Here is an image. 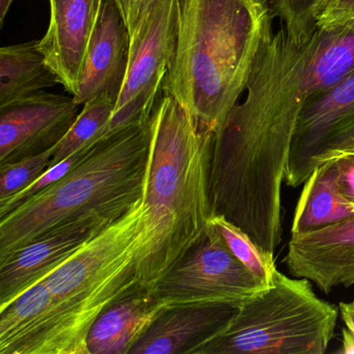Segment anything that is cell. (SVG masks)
I'll return each mask as SVG.
<instances>
[{
  "instance_id": "6da1fadb",
  "label": "cell",
  "mask_w": 354,
  "mask_h": 354,
  "mask_svg": "<svg viewBox=\"0 0 354 354\" xmlns=\"http://www.w3.org/2000/svg\"><path fill=\"white\" fill-rule=\"evenodd\" d=\"M213 142L214 132L162 93L149 120L146 227L138 264L142 289L151 291L206 233L213 216Z\"/></svg>"
},
{
  "instance_id": "7a4b0ae2",
  "label": "cell",
  "mask_w": 354,
  "mask_h": 354,
  "mask_svg": "<svg viewBox=\"0 0 354 354\" xmlns=\"http://www.w3.org/2000/svg\"><path fill=\"white\" fill-rule=\"evenodd\" d=\"M175 47L162 93L216 132L245 90L273 28L268 0H176Z\"/></svg>"
},
{
  "instance_id": "3957f363",
  "label": "cell",
  "mask_w": 354,
  "mask_h": 354,
  "mask_svg": "<svg viewBox=\"0 0 354 354\" xmlns=\"http://www.w3.org/2000/svg\"><path fill=\"white\" fill-rule=\"evenodd\" d=\"M140 198L45 277L53 304L15 354H90L88 331L121 298L142 289L138 264L146 227Z\"/></svg>"
},
{
  "instance_id": "277c9868",
  "label": "cell",
  "mask_w": 354,
  "mask_h": 354,
  "mask_svg": "<svg viewBox=\"0 0 354 354\" xmlns=\"http://www.w3.org/2000/svg\"><path fill=\"white\" fill-rule=\"evenodd\" d=\"M148 149L149 122L102 136L67 175L0 217V263L65 223L123 216L144 192Z\"/></svg>"
},
{
  "instance_id": "5b68a950",
  "label": "cell",
  "mask_w": 354,
  "mask_h": 354,
  "mask_svg": "<svg viewBox=\"0 0 354 354\" xmlns=\"http://www.w3.org/2000/svg\"><path fill=\"white\" fill-rule=\"evenodd\" d=\"M339 314L308 279H290L275 269L271 285L242 302L194 354H323Z\"/></svg>"
},
{
  "instance_id": "8992f818",
  "label": "cell",
  "mask_w": 354,
  "mask_h": 354,
  "mask_svg": "<svg viewBox=\"0 0 354 354\" xmlns=\"http://www.w3.org/2000/svg\"><path fill=\"white\" fill-rule=\"evenodd\" d=\"M265 288L234 256L210 221L202 239L151 292L163 308L188 304L239 306Z\"/></svg>"
},
{
  "instance_id": "52a82bcc",
  "label": "cell",
  "mask_w": 354,
  "mask_h": 354,
  "mask_svg": "<svg viewBox=\"0 0 354 354\" xmlns=\"http://www.w3.org/2000/svg\"><path fill=\"white\" fill-rule=\"evenodd\" d=\"M177 1L160 0L140 28L129 37L127 72L106 134L147 124L162 93L173 57Z\"/></svg>"
},
{
  "instance_id": "ba28073f",
  "label": "cell",
  "mask_w": 354,
  "mask_h": 354,
  "mask_svg": "<svg viewBox=\"0 0 354 354\" xmlns=\"http://www.w3.org/2000/svg\"><path fill=\"white\" fill-rule=\"evenodd\" d=\"M73 96L41 92L0 109V165L53 148L80 115Z\"/></svg>"
},
{
  "instance_id": "9c48e42d",
  "label": "cell",
  "mask_w": 354,
  "mask_h": 354,
  "mask_svg": "<svg viewBox=\"0 0 354 354\" xmlns=\"http://www.w3.org/2000/svg\"><path fill=\"white\" fill-rule=\"evenodd\" d=\"M113 223L105 217L92 215L65 223L0 263V310L48 277Z\"/></svg>"
},
{
  "instance_id": "30bf717a",
  "label": "cell",
  "mask_w": 354,
  "mask_h": 354,
  "mask_svg": "<svg viewBox=\"0 0 354 354\" xmlns=\"http://www.w3.org/2000/svg\"><path fill=\"white\" fill-rule=\"evenodd\" d=\"M283 262L290 274L328 294L354 285V215L310 233L292 235Z\"/></svg>"
},
{
  "instance_id": "8fae6325",
  "label": "cell",
  "mask_w": 354,
  "mask_h": 354,
  "mask_svg": "<svg viewBox=\"0 0 354 354\" xmlns=\"http://www.w3.org/2000/svg\"><path fill=\"white\" fill-rule=\"evenodd\" d=\"M104 0H49L50 21L40 47L73 96Z\"/></svg>"
},
{
  "instance_id": "7c38bea8",
  "label": "cell",
  "mask_w": 354,
  "mask_h": 354,
  "mask_svg": "<svg viewBox=\"0 0 354 354\" xmlns=\"http://www.w3.org/2000/svg\"><path fill=\"white\" fill-rule=\"evenodd\" d=\"M354 111V70L337 84L312 97L304 105L290 153L285 183L304 184L315 169V161L333 128Z\"/></svg>"
},
{
  "instance_id": "4fadbf2b",
  "label": "cell",
  "mask_w": 354,
  "mask_h": 354,
  "mask_svg": "<svg viewBox=\"0 0 354 354\" xmlns=\"http://www.w3.org/2000/svg\"><path fill=\"white\" fill-rule=\"evenodd\" d=\"M129 34L115 0H104L73 98L78 105L101 95L118 99L127 72Z\"/></svg>"
},
{
  "instance_id": "5bb4252c",
  "label": "cell",
  "mask_w": 354,
  "mask_h": 354,
  "mask_svg": "<svg viewBox=\"0 0 354 354\" xmlns=\"http://www.w3.org/2000/svg\"><path fill=\"white\" fill-rule=\"evenodd\" d=\"M232 304H188L165 308L130 354H194L235 314Z\"/></svg>"
},
{
  "instance_id": "9a60e30c",
  "label": "cell",
  "mask_w": 354,
  "mask_h": 354,
  "mask_svg": "<svg viewBox=\"0 0 354 354\" xmlns=\"http://www.w3.org/2000/svg\"><path fill=\"white\" fill-rule=\"evenodd\" d=\"M165 308L152 292L140 289L115 301L98 317L88 331L90 354H130Z\"/></svg>"
},
{
  "instance_id": "2e32d148",
  "label": "cell",
  "mask_w": 354,
  "mask_h": 354,
  "mask_svg": "<svg viewBox=\"0 0 354 354\" xmlns=\"http://www.w3.org/2000/svg\"><path fill=\"white\" fill-rule=\"evenodd\" d=\"M61 84L47 63L40 40L0 49V109Z\"/></svg>"
},
{
  "instance_id": "e0dca14e",
  "label": "cell",
  "mask_w": 354,
  "mask_h": 354,
  "mask_svg": "<svg viewBox=\"0 0 354 354\" xmlns=\"http://www.w3.org/2000/svg\"><path fill=\"white\" fill-rule=\"evenodd\" d=\"M354 215L353 205L339 192L333 161L319 165L304 182L294 213L292 235L310 233Z\"/></svg>"
},
{
  "instance_id": "ac0fdd59",
  "label": "cell",
  "mask_w": 354,
  "mask_h": 354,
  "mask_svg": "<svg viewBox=\"0 0 354 354\" xmlns=\"http://www.w3.org/2000/svg\"><path fill=\"white\" fill-rule=\"evenodd\" d=\"M53 300V293L42 279L0 310V354L15 353L48 312Z\"/></svg>"
},
{
  "instance_id": "d6986e66",
  "label": "cell",
  "mask_w": 354,
  "mask_h": 354,
  "mask_svg": "<svg viewBox=\"0 0 354 354\" xmlns=\"http://www.w3.org/2000/svg\"><path fill=\"white\" fill-rule=\"evenodd\" d=\"M115 97L106 94L84 103V109L69 131L57 142L50 167L61 162L92 140L105 136L115 111Z\"/></svg>"
},
{
  "instance_id": "ffe728a7",
  "label": "cell",
  "mask_w": 354,
  "mask_h": 354,
  "mask_svg": "<svg viewBox=\"0 0 354 354\" xmlns=\"http://www.w3.org/2000/svg\"><path fill=\"white\" fill-rule=\"evenodd\" d=\"M211 221L216 225L234 256L250 269L267 287L272 283L275 267L274 259L267 257L252 238L237 225L221 215H213Z\"/></svg>"
},
{
  "instance_id": "44dd1931",
  "label": "cell",
  "mask_w": 354,
  "mask_h": 354,
  "mask_svg": "<svg viewBox=\"0 0 354 354\" xmlns=\"http://www.w3.org/2000/svg\"><path fill=\"white\" fill-rule=\"evenodd\" d=\"M57 145L38 155L0 165V203L32 185L50 167Z\"/></svg>"
},
{
  "instance_id": "7402d4cb",
  "label": "cell",
  "mask_w": 354,
  "mask_h": 354,
  "mask_svg": "<svg viewBox=\"0 0 354 354\" xmlns=\"http://www.w3.org/2000/svg\"><path fill=\"white\" fill-rule=\"evenodd\" d=\"M273 16L296 40H304L315 30V9L320 0H268Z\"/></svg>"
},
{
  "instance_id": "603a6c76",
  "label": "cell",
  "mask_w": 354,
  "mask_h": 354,
  "mask_svg": "<svg viewBox=\"0 0 354 354\" xmlns=\"http://www.w3.org/2000/svg\"><path fill=\"white\" fill-rule=\"evenodd\" d=\"M101 138H102V136L92 140L90 144L82 147V149L76 151L75 153L70 155L69 157L64 159L61 162L49 167L40 178H38V179L32 184V185L28 186V188L22 190L21 192L16 194V196H12L9 200L0 203V217L5 216L8 213L11 212L13 209H15L18 205L21 204L24 201H26V198L39 194V192L44 190L45 188L49 187V186L55 184V182L59 181L64 176L67 175V174L82 160V157L86 156V153L96 145V142H98Z\"/></svg>"
},
{
  "instance_id": "cb8c5ba5",
  "label": "cell",
  "mask_w": 354,
  "mask_h": 354,
  "mask_svg": "<svg viewBox=\"0 0 354 354\" xmlns=\"http://www.w3.org/2000/svg\"><path fill=\"white\" fill-rule=\"evenodd\" d=\"M313 21L315 28L326 32L354 26V0H320Z\"/></svg>"
},
{
  "instance_id": "d4e9b609",
  "label": "cell",
  "mask_w": 354,
  "mask_h": 354,
  "mask_svg": "<svg viewBox=\"0 0 354 354\" xmlns=\"http://www.w3.org/2000/svg\"><path fill=\"white\" fill-rule=\"evenodd\" d=\"M351 151H354V111L333 128L315 161V169L337 155Z\"/></svg>"
},
{
  "instance_id": "484cf974",
  "label": "cell",
  "mask_w": 354,
  "mask_h": 354,
  "mask_svg": "<svg viewBox=\"0 0 354 354\" xmlns=\"http://www.w3.org/2000/svg\"><path fill=\"white\" fill-rule=\"evenodd\" d=\"M160 0H115L129 37L146 21Z\"/></svg>"
},
{
  "instance_id": "4316f807",
  "label": "cell",
  "mask_w": 354,
  "mask_h": 354,
  "mask_svg": "<svg viewBox=\"0 0 354 354\" xmlns=\"http://www.w3.org/2000/svg\"><path fill=\"white\" fill-rule=\"evenodd\" d=\"M329 160L335 165V179L339 192L354 206V151L337 155Z\"/></svg>"
},
{
  "instance_id": "83f0119b",
  "label": "cell",
  "mask_w": 354,
  "mask_h": 354,
  "mask_svg": "<svg viewBox=\"0 0 354 354\" xmlns=\"http://www.w3.org/2000/svg\"><path fill=\"white\" fill-rule=\"evenodd\" d=\"M339 312L345 327L342 330V348L339 353L354 354V299L339 302Z\"/></svg>"
},
{
  "instance_id": "f1b7e54d",
  "label": "cell",
  "mask_w": 354,
  "mask_h": 354,
  "mask_svg": "<svg viewBox=\"0 0 354 354\" xmlns=\"http://www.w3.org/2000/svg\"><path fill=\"white\" fill-rule=\"evenodd\" d=\"M13 1L14 0H0V28H3Z\"/></svg>"
}]
</instances>
